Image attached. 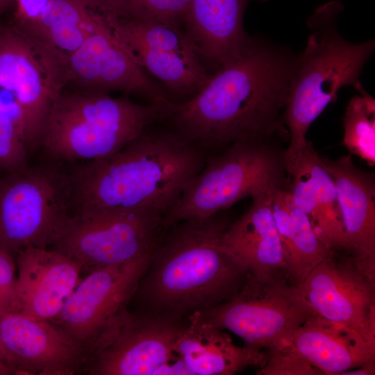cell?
Here are the masks:
<instances>
[{"label":"cell","mask_w":375,"mask_h":375,"mask_svg":"<svg viewBox=\"0 0 375 375\" xmlns=\"http://www.w3.org/2000/svg\"><path fill=\"white\" fill-rule=\"evenodd\" d=\"M14 0H0V14Z\"/></svg>","instance_id":"34"},{"label":"cell","mask_w":375,"mask_h":375,"mask_svg":"<svg viewBox=\"0 0 375 375\" xmlns=\"http://www.w3.org/2000/svg\"><path fill=\"white\" fill-rule=\"evenodd\" d=\"M165 98L140 105L108 93L62 90L49 110L41 146L58 160L106 158L163 119Z\"/></svg>","instance_id":"5"},{"label":"cell","mask_w":375,"mask_h":375,"mask_svg":"<svg viewBox=\"0 0 375 375\" xmlns=\"http://www.w3.org/2000/svg\"><path fill=\"white\" fill-rule=\"evenodd\" d=\"M152 253L90 271L51 321L81 349L88 363L108 344L128 317V305Z\"/></svg>","instance_id":"9"},{"label":"cell","mask_w":375,"mask_h":375,"mask_svg":"<svg viewBox=\"0 0 375 375\" xmlns=\"http://www.w3.org/2000/svg\"><path fill=\"white\" fill-rule=\"evenodd\" d=\"M119 15L184 23L190 0H110Z\"/></svg>","instance_id":"27"},{"label":"cell","mask_w":375,"mask_h":375,"mask_svg":"<svg viewBox=\"0 0 375 375\" xmlns=\"http://www.w3.org/2000/svg\"><path fill=\"white\" fill-rule=\"evenodd\" d=\"M0 352L13 374L85 373L88 358L60 328L21 312L0 314Z\"/></svg>","instance_id":"16"},{"label":"cell","mask_w":375,"mask_h":375,"mask_svg":"<svg viewBox=\"0 0 375 375\" xmlns=\"http://www.w3.org/2000/svg\"><path fill=\"white\" fill-rule=\"evenodd\" d=\"M13 374V372L8 365L4 360L0 352V375Z\"/></svg>","instance_id":"33"},{"label":"cell","mask_w":375,"mask_h":375,"mask_svg":"<svg viewBox=\"0 0 375 375\" xmlns=\"http://www.w3.org/2000/svg\"><path fill=\"white\" fill-rule=\"evenodd\" d=\"M359 95L353 97L343 118L344 135L342 144L365 161L375 165V100L359 82L356 86Z\"/></svg>","instance_id":"26"},{"label":"cell","mask_w":375,"mask_h":375,"mask_svg":"<svg viewBox=\"0 0 375 375\" xmlns=\"http://www.w3.org/2000/svg\"><path fill=\"white\" fill-rule=\"evenodd\" d=\"M297 285L317 315L375 344V279L349 257L333 253Z\"/></svg>","instance_id":"14"},{"label":"cell","mask_w":375,"mask_h":375,"mask_svg":"<svg viewBox=\"0 0 375 375\" xmlns=\"http://www.w3.org/2000/svg\"><path fill=\"white\" fill-rule=\"evenodd\" d=\"M69 174L27 167L0 180V249L12 256L33 247L51 248L72 215Z\"/></svg>","instance_id":"8"},{"label":"cell","mask_w":375,"mask_h":375,"mask_svg":"<svg viewBox=\"0 0 375 375\" xmlns=\"http://www.w3.org/2000/svg\"><path fill=\"white\" fill-rule=\"evenodd\" d=\"M332 177L339 201L345 238V256L375 279V177L357 167L351 155L337 159L320 156Z\"/></svg>","instance_id":"17"},{"label":"cell","mask_w":375,"mask_h":375,"mask_svg":"<svg viewBox=\"0 0 375 375\" xmlns=\"http://www.w3.org/2000/svg\"><path fill=\"white\" fill-rule=\"evenodd\" d=\"M117 18L116 10L109 4L82 44L65 59L68 84L77 85L81 92L136 93L151 102L165 97L126 48Z\"/></svg>","instance_id":"12"},{"label":"cell","mask_w":375,"mask_h":375,"mask_svg":"<svg viewBox=\"0 0 375 375\" xmlns=\"http://www.w3.org/2000/svg\"><path fill=\"white\" fill-rule=\"evenodd\" d=\"M121 38L135 62L172 92L193 97L211 75L179 25L117 14Z\"/></svg>","instance_id":"13"},{"label":"cell","mask_w":375,"mask_h":375,"mask_svg":"<svg viewBox=\"0 0 375 375\" xmlns=\"http://www.w3.org/2000/svg\"><path fill=\"white\" fill-rule=\"evenodd\" d=\"M288 190L317 238L333 252L344 251V232L333 180L309 140L287 167Z\"/></svg>","instance_id":"19"},{"label":"cell","mask_w":375,"mask_h":375,"mask_svg":"<svg viewBox=\"0 0 375 375\" xmlns=\"http://www.w3.org/2000/svg\"><path fill=\"white\" fill-rule=\"evenodd\" d=\"M222 212L167 228L132 299L138 310L187 318L241 290L250 273L222 244L231 222Z\"/></svg>","instance_id":"3"},{"label":"cell","mask_w":375,"mask_h":375,"mask_svg":"<svg viewBox=\"0 0 375 375\" xmlns=\"http://www.w3.org/2000/svg\"><path fill=\"white\" fill-rule=\"evenodd\" d=\"M250 0H190L185 31L201 58L217 70L237 56L250 36L243 17Z\"/></svg>","instance_id":"21"},{"label":"cell","mask_w":375,"mask_h":375,"mask_svg":"<svg viewBox=\"0 0 375 375\" xmlns=\"http://www.w3.org/2000/svg\"><path fill=\"white\" fill-rule=\"evenodd\" d=\"M68 84L65 60L47 44L0 25V103L23 110L29 151L41 146L49 110Z\"/></svg>","instance_id":"10"},{"label":"cell","mask_w":375,"mask_h":375,"mask_svg":"<svg viewBox=\"0 0 375 375\" xmlns=\"http://www.w3.org/2000/svg\"><path fill=\"white\" fill-rule=\"evenodd\" d=\"M27 144L17 127L0 116V167L9 173L28 167Z\"/></svg>","instance_id":"28"},{"label":"cell","mask_w":375,"mask_h":375,"mask_svg":"<svg viewBox=\"0 0 375 375\" xmlns=\"http://www.w3.org/2000/svg\"><path fill=\"white\" fill-rule=\"evenodd\" d=\"M260 375H319L322 373L307 360L286 346L267 349Z\"/></svg>","instance_id":"29"},{"label":"cell","mask_w":375,"mask_h":375,"mask_svg":"<svg viewBox=\"0 0 375 375\" xmlns=\"http://www.w3.org/2000/svg\"><path fill=\"white\" fill-rule=\"evenodd\" d=\"M51 0H14L15 25L30 36Z\"/></svg>","instance_id":"31"},{"label":"cell","mask_w":375,"mask_h":375,"mask_svg":"<svg viewBox=\"0 0 375 375\" xmlns=\"http://www.w3.org/2000/svg\"><path fill=\"white\" fill-rule=\"evenodd\" d=\"M338 3H326L308 20L306 45L292 63L283 123L289 135L285 150L288 165L297 158L308 140L307 132L339 90L356 86L375 49L374 40L353 43L337 28Z\"/></svg>","instance_id":"4"},{"label":"cell","mask_w":375,"mask_h":375,"mask_svg":"<svg viewBox=\"0 0 375 375\" xmlns=\"http://www.w3.org/2000/svg\"><path fill=\"white\" fill-rule=\"evenodd\" d=\"M16 266L20 312L38 320H53L81 281V266L51 248L23 249Z\"/></svg>","instance_id":"18"},{"label":"cell","mask_w":375,"mask_h":375,"mask_svg":"<svg viewBox=\"0 0 375 375\" xmlns=\"http://www.w3.org/2000/svg\"><path fill=\"white\" fill-rule=\"evenodd\" d=\"M186 317L137 310L89 362V375H151L174 356Z\"/></svg>","instance_id":"15"},{"label":"cell","mask_w":375,"mask_h":375,"mask_svg":"<svg viewBox=\"0 0 375 375\" xmlns=\"http://www.w3.org/2000/svg\"><path fill=\"white\" fill-rule=\"evenodd\" d=\"M164 218L131 211L74 214L51 249L76 261L82 270L129 262L153 251L165 233Z\"/></svg>","instance_id":"11"},{"label":"cell","mask_w":375,"mask_h":375,"mask_svg":"<svg viewBox=\"0 0 375 375\" xmlns=\"http://www.w3.org/2000/svg\"><path fill=\"white\" fill-rule=\"evenodd\" d=\"M278 140L238 142L206 157L165 217L166 227L214 215L247 197L288 188L285 149Z\"/></svg>","instance_id":"6"},{"label":"cell","mask_w":375,"mask_h":375,"mask_svg":"<svg viewBox=\"0 0 375 375\" xmlns=\"http://www.w3.org/2000/svg\"><path fill=\"white\" fill-rule=\"evenodd\" d=\"M272 192L253 196L249 209L224 231L223 246L253 274L284 271L287 266L272 208Z\"/></svg>","instance_id":"22"},{"label":"cell","mask_w":375,"mask_h":375,"mask_svg":"<svg viewBox=\"0 0 375 375\" xmlns=\"http://www.w3.org/2000/svg\"><path fill=\"white\" fill-rule=\"evenodd\" d=\"M108 0H51L30 37L65 59L93 29Z\"/></svg>","instance_id":"25"},{"label":"cell","mask_w":375,"mask_h":375,"mask_svg":"<svg viewBox=\"0 0 375 375\" xmlns=\"http://www.w3.org/2000/svg\"><path fill=\"white\" fill-rule=\"evenodd\" d=\"M375 374V362L362 365L342 373L341 375H374Z\"/></svg>","instance_id":"32"},{"label":"cell","mask_w":375,"mask_h":375,"mask_svg":"<svg viewBox=\"0 0 375 375\" xmlns=\"http://www.w3.org/2000/svg\"><path fill=\"white\" fill-rule=\"evenodd\" d=\"M282 346L297 353L322 374L341 375L375 362V344L317 315L298 327Z\"/></svg>","instance_id":"20"},{"label":"cell","mask_w":375,"mask_h":375,"mask_svg":"<svg viewBox=\"0 0 375 375\" xmlns=\"http://www.w3.org/2000/svg\"><path fill=\"white\" fill-rule=\"evenodd\" d=\"M206 157L174 130L148 128L116 153L69 174L74 214L131 211L165 220Z\"/></svg>","instance_id":"2"},{"label":"cell","mask_w":375,"mask_h":375,"mask_svg":"<svg viewBox=\"0 0 375 375\" xmlns=\"http://www.w3.org/2000/svg\"><path fill=\"white\" fill-rule=\"evenodd\" d=\"M191 375H232L249 367H261L266 352L239 347L224 330L188 319L173 347Z\"/></svg>","instance_id":"23"},{"label":"cell","mask_w":375,"mask_h":375,"mask_svg":"<svg viewBox=\"0 0 375 375\" xmlns=\"http://www.w3.org/2000/svg\"><path fill=\"white\" fill-rule=\"evenodd\" d=\"M16 267L12 256L0 249V314L21 311L17 292Z\"/></svg>","instance_id":"30"},{"label":"cell","mask_w":375,"mask_h":375,"mask_svg":"<svg viewBox=\"0 0 375 375\" xmlns=\"http://www.w3.org/2000/svg\"><path fill=\"white\" fill-rule=\"evenodd\" d=\"M294 58L249 37L241 51L188 100L167 99L163 120L206 151L238 142L289 140L283 123Z\"/></svg>","instance_id":"1"},{"label":"cell","mask_w":375,"mask_h":375,"mask_svg":"<svg viewBox=\"0 0 375 375\" xmlns=\"http://www.w3.org/2000/svg\"><path fill=\"white\" fill-rule=\"evenodd\" d=\"M272 208L287 274L298 285L312 269L335 252L317 238L308 217L296 206L288 188L273 191Z\"/></svg>","instance_id":"24"},{"label":"cell","mask_w":375,"mask_h":375,"mask_svg":"<svg viewBox=\"0 0 375 375\" xmlns=\"http://www.w3.org/2000/svg\"><path fill=\"white\" fill-rule=\"evenodd\" d=\"M315 315L298 285L285 272L278 271L250 274L244 286L231 299L187 319L227 330L244 345L267 350L281 347Z\"/></svg>","instance_id":"7"}]
</instances>
